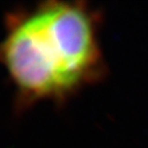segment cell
I'll use <instances>...</instances> for the list:
<instances>
[{
	"instance_id": "obj_1",
	"label": "cell",
	"mask_w": 148,
	"mask_h": 148,
	"mask_svg": "<svg viewBox=\"0 0 148 148\" xmlns=\"http://www.w3.org/2000/svg\"><path fill=\"white\" fill-rule=\"evenodd\" d=\"M0 64L24 104L63 99L100 64L96 25L82 3L46 1L9 14Z\"/></svg>"
}]
</instances>
